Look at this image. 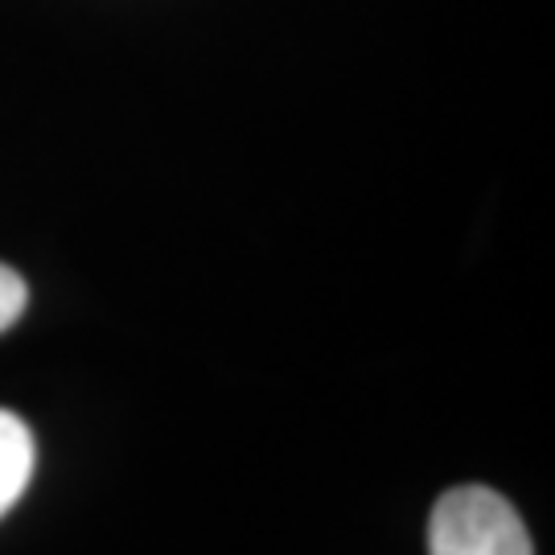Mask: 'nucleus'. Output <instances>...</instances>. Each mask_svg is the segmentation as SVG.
Returning <instances> with one entry per match:
<instances>
[{"mask_svg": "<svg viewBox=\"0 0 555 555\" xmlns=\"http://www.w3.org/2000/svg\"><path fill=\"white\" fill-rule=\"evenodd\" d=\"M29 477H34V437H29L25 420L0 408V515L13 511Z\"/></svg>", "mask_w": 555, "mask_h": 555, "instance_id": "f03ea898", "label": "nucleus"}, {"mask_svg": "<svg viewBox=\"0 0 555 555\" xmlns=\"http://www.w3.org/2000/svg\"><path fill=\"white\" fill-rule=\"evenodd\" d=\"M25 300H29L25 280H21L13 268H4V263H0V334H4V330L25 313Z\"/></svg>", "mask_w": 555, "mask_h": 555, "instance_id": "7ed1b4c3", "label": "nucleus"}, {"mask_svg": "<svg viewBox=\"0 0 555 555\" xmlns=\"http://www.w3.org/2000/svg\"><path fill=\"white\" fill-rule=\"evenodd\" d=\"M428 555H535L518 511L486 486H456L433 506Z\"/></svg>", "mask_w": 555, "mask_h": 555, "instance_id": "f257e3e1", "label": "nucleus"}]
</instances>
